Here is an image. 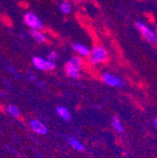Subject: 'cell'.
Wrapping results in <instances>:
<instances>
[{
  "mask_svg": "<svg viewBox=\"0 0 157 158\" xmlns=\"http://www.w3.org/2000/svg\"><path fill=\"white\" fill-rule=\"evenodd\" d=\"M109 58V54L106 48L102 45L96 44L89 49V53L86 57V61L89 66L95 67L98 65L107 62Z\"/></svg>",
  "mask_w": 157,
  "mask_h": 158,
  "instance_id": "6da1fadb",
  "label": "cell"
},
{
  "mask_svg": "<svg viewBox=\"0 0 157 158\" xmlns=\"http://www.w3.org/2000/svg\"><path fill=\"white\" fill-rule=\"evenodd\" d=\"M85 65L84 58L78 56H71L65 63L64 69L66 75L71 79H79L81 77V72Z\"/></svg>",
  "mask_w": 157,
  "mask_h": 158,
  "instance_id": "7a4b0ae2",
  "label": "cell"
},
{
  "mask_svg": "<svg viewBox=\"0 0 157 158\" xmlns=\"http://www.w3.org/2000/svg\"><path fill=\"white\" fill-rule=\"evenodd\" d=\"M31 62L34 68L42 72H52L56 69V63L49 61L46 57L34 56Z\"/></svg>",
  "mask_w": 157,
  "mask_h": 158,
  "instance_id": "3957f363",
  "label": "cell"
},
{
  "mask_svg": "<svg viewBox=\"0 0 157 158\" xmlns=\"http://www.w3.org/2000/svg\"><path fill=\"white\" fill-rule=\"evenodd\" d=\"M24 23L29 29L43 30V23L42 22V20L35 13L30 12V11L27 12L24 15Z\"/></svg>",
  "mask_w": 157,
  "mask_h": 158,
  "instance_id": "277c9868",
  "label": "cell"
},
{
  "mask_svg": "<svg viewBox=\"0 0 157 158\" xmlns=\"http://www.w3.org/2000/svg\"><path fill=\"white\" fill-rule=\"evenodd\" d=\"M135 27L137 28V30L139 31V33L144 38V40H146V41L149 44H155V43H157L155 32L153 30H151L149 27H147L144 23H142V22H136L135 23Z\"/></svg>",
  "mask_w": 157,
  "mask_h": 158,
  "instance_id": "5b68a950",
  "label": "cell"
},
{
  "mask_svg": "<svg viewBox=\"0 0 157 158\" xmlns=\"http://www.w3.org/2000/svg\"><path fill=\"white\" fill-rule=\"evenodd\" d=\"M101 79H102L103 83H105V85L112 87V88L120 89V88H122L124 86L123 81L120 77H118L115 74L110 73H104L101 75Z\"/></svg>",
  "mask_w": 157,
  "mask_h": 158,
  "instance_id": "8992f818",
  "label": "cell"
},
{
  "mask_svg": "<svg viewBox=\"0 0 157 158\" xmlns=\"http://www.w3.org/2000/svg\"><path fill=\"white\" fill-rule=\"evenodd\" d=\"M28 125L31 131L36 135H45L48 133V128L46 127V125L43 122L39 121L38 118H31L28 123Z\"/></svg>",
  "mask_w": 157,
  "mask_h": 158,
  "instance_id": "52a82bcc",
  "label": "cell"
},
{
  "mask_svg": "<svg viewBox=\"0 0 157 158\" xmlns=\"http://www.w3.org/2000/svg\"><path fill=\"white\" fill-rule=\"evenodd\" d=\"M72 49L75 53V56H78L82 58H86L89 53V48L82 43H74L72 45Z\"/></svg>",
  "mask_w": 157,
  "mask_h": 158,
  "instance_id": "ba28073f",
  "label": "cell"
},
{
  "mask_svg": "<svg viewBox=\"0 0 157 158\" xmlns=\"http://www.w3.org/2000/svg\"><path fill=\"white\" fill-rule=\"evenodd\" d=\"M29 36L34 40V41L37 43V44H43L44 43H46L47 41V38H46V35L42 31V30H35V29H29V32H28Z\"/></svg>",
  "mask_w": 157,
  "mask_h": 158,
  "instance_id": "9c48e42d",
  "label": "cell"
},
{
  "mask_svg": "<svg viewBox=\"0 0 157 158\" xmlns=\"http://www.w3.org/2000/svg\"><path fill=\"white\" fill-rule=\"evenodd\" d=\"M56 112L57 114V116L60 117V118H62L63 121L65 122H71L72 118V115L70 111L69 108H67L66 106H58L56 108Z\"/></svg>",
  "mask_w": 157,
  "mask_h": 158,
  "instance_id": "30bf717a",
  "label": "cell"
},
{
  "mask_svg": "<svg viewBox=\"0 0 157 158\" xmlns=\"http://www.w3.org/2000/svg\"><path fill=\"white\" fill-rule=\"evenodd\" d=\"M67 142L68 144L76 152H83L85 151V145L79 140L77 139L76 137H73V136H68L67 137Z\"/></svg>",
  "mask_w": 157,
  "mask_h": 158,
  "instance_id": "8fae6325",
  "label": "cell"
},
{
  "mask_svg": "<svg viewBox=\"0 0 157 158\" xmlns=\"http://www.w3.org/2000/svg\"><path fill=\"white\" fill-rule=\"evenodd\" d=\"M5 112L7 115L13 118H19L21 117V110L17 106L13 104H9L5 106Z\"/></svg>",
  "mask_w": 157,
  "mask_h": 158,
  "instance_id": "7c38bea8",
  "label": "cell"
},
{
  "mask_svg": "<svg viewBox=\"0 0 157 158\" xmlns=\"http://www.w3.org/2000/svg\"><path fill=\"white\" fill-rule=\"evenodd\" d=\"M111 123H112V126H113V128H114V130H115L116 132H118L119 134H122V133L124 132L123 124H122V121H121L118 117H113V118H112Z\"/></svg>",
  "mask_w": 157,
  "mask_h": 158,
  "instance_id": "4fadbf2b",
  "label": "cell"
},
{
  "mask_svg": "<svg viewBox=\"0 0 157 158\" xmlns=\"http://www.w3.org/2000/svg\"><path fill=\"white\" fill-rule=\"evenodd\" d=\"M60 10L63 14H70L72 12V4L67 0H63L60 4Z\"/></svg>",
  "mask_w": 157,
  "mask_h": 158,
  "instance_id": "5bb4252c",
  "label": "cell"
},
{
  "mask_svg": "<svg viewBox=\"0 0 157 158\" xmlns=\"http://www.w3.org/2000/svg\"><path fill=\"white\" fill-rule=\"evenodd\" d=\"M58 57H60V56H58V54H57L56 51H51V52H49L48 55H47V56H46V58L48 59L49 61L54 62V63H56V61L58 59Z\"/></svg>",
  "mask_w": 157,
  "mask_h": 158,
  "instance_id": "9a60e30c",
  "label": "cell"
},
{
  "mask_svg": "<svg viewBox=\"0 0 157 158\" xmlns=\"http://www.w3.org/2000/svg\"><path fill=\"white\" fill-rule=\"evenodd\" d=\"M27 77H28V80L31 81L32 83H36V81L38 80L37 76L33 73H30V72H27Z\"/></svg>",
  "mask_w": 157,
  "mask_h": 158,
  "instance_id": "2e32d148",
  "label": "cell"
},
{
  "mask_svg": "<svg viewBox=\"0 0 157 158\" xmlns=\"http://www.w3.org/2000/svg\"><path fill=\"white\" fill-rule=\"evenodd\" d=\"M35 84L37 85V87H38L39 89H41L42 90L45 89V88H46V83H45L44 81H41V80H37Z\"/></svg>",
  "mask_w": 157,
  "mask_h": 158,
  "instance_id": "e0dca14e",
  "label": "cell"
},
{
  "mask_svg": "<svg viewBox=\"0 0 157 158\" xmlns=\"http://www.w3.org/2000/svg\"><path fill=\"white\" fill-rule=\"evenodd\" d=\"M7 69H8V71H9L11 74H13L14 76H19V75H20V73H19V72L16 70V68H14V67H12V66H9Z\"/></svg>",
  "mask_w": 157,
  "mask_h": 158,
  "instance_id": "ac0fdd59",
  "label": "cell"
},
{
  "mask_svg": "<svg viewBox=\"0 0 157 158\" xmlns=\"http://www.w3.org/2000/svg\"><path fill=\"white\" fill-rule=\"evenodd\" d=\"M0 97H1V98H4V97H6V93H5L3 90H0Z\"/></svg>",
  "mask_w": 157,
  "mask_h": 158,
  "instance_id": "d6986e66",
  "label": "cell"
},
{
  "mask_svg": "<svg viewBox=\"0 0 157 158\" xmlns=\"http://www.w3.org/2000/svg\"><path fill=\"white\" fill-rule=\"evenodd\" d=\"M20 36H21V39H26V34L25 33H21Z\"/></svg>",
  "mask_w": 157,
  "mask_h": 158,
  "instance_id": "ffe728a7",
  "label": "cell"
},
{
  "mask_svg": "<svg viewBox=\"0 0 157 158\" xmlns=\"http://www.w3.org/2000/svg\"><path fill=\"white\" fill-rule=\"evenodd\" d=\"M73 1H74L75 3H81V2L84 1V0H73Z\"/></svg>",
  "mask_w": 157,
  "mask_h": 158,
  "instance_id": "44dd1931",
  "label": "cell"
},
{
  "mask_svg": "<svg viewBox=\"0 0 157 158\" xmlns=\"http://www.w3.org/2000/svg\"><path fill=\"white\" fill-rule=\"evenodd\" d=\"M154 125H155V128L157 130V118H155V120H154Z\"/></svg>",
  "mask_w": 157,
  "mask_h": 158,
  "instance_id": "7402d4cb",
  "label": "cell"
},
{
  "mask_svg": "<svg viewBox=\"0 0 157 158\" xmlns=\"http://www.w3.org/2000/svg\"><path fill=\"white\" fill-rule=\"evenodd\" d=\"M155 36H156V40H157V27H156V28H155Z\"/></svg>",
  "mask_w": 157,
  "mask_h": 158,
  "instance_id": "603a6c76",
  "label": "cell"
}]
</instances>
